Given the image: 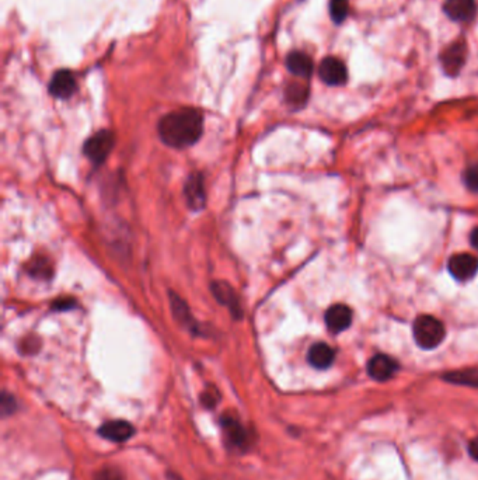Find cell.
<instances>
[{"label": "cell", "instance_id": "f1b7e54d", "mask_svg": "<svg viewBox=\"0 0 478 480\" xmlns=\"http://www.w3.org/2000/svg\"><path fill=\"white\" fill-rule=\"evenodd\" d=\"M167 480H184L181 476H178L177 473H173V472H170L168 474H167Z\"/></svg>", "mask_w": 478, "mask_h": 480}, {"label": "cell", "instance_id": "603a6c76", "mask_svg": "<svg viewBox=\"0 0 478 480\" xmlns=\"http://www.w3.org/2000/svg\"><path fill=\"white\" fill-rule=\"evenodd\" d=\"M464 184L471 191L478 192V164H474L464 171Z\"/></svg>", "mask_w": 478, "mask_h": 480}, {"label": "cell", "instance_id": "ba28073f", "mask_svg": "<svg viewBox=\"0 0 478 480\" xmlns=\"http://www.w3.org/2000/svg\"><path fill=\"white\" fill-rule=\"evenodd\" d=\"M397 368V362L391 357L384 354H377L368 362V374L370 375V378L379 382L390 379L396 374Z\"/></svg>", "mask_w": 478, "mask_h": 480}, {"label": "cell", "instance_id": "4fadbf2b", "mask_svg": "<svg viewBox=\"0 0 478 480\" xmlns=\"http://www.w3.org/2000/svg\"><path fill=\"white\" fill-rule=\"evenodd\" d=\"M212 292H213L215 298L222 305L227 306L231 311L233 316H236V318L242 316V306H240V304H238L237 295L227 283H223V281L213 283L212 284Z\"/></svg>", "mask_w": 478, "mask_h": 480}, {"label": "cell", "instance_id": "277c9868", "mask_svg": "<svg viewBox=\"0 0 478 480\" xmlns=\"http://www.w3.org/2000/svg\"><path fill=\"white\" fill-rule=\"evenodd\" d=\"M114 146V134L111 131H100L90 136L85 143V155L94 163H103Z\"/></svg>", "mask_w": 478, "mask_h": 480}, {"label": "cell", "instance_id": "d6986e66", "mask_svg": "<svg viewBox=\"0 0 478 480\" xmlns=\"http://www.w3.org/2000/svg\"><path fill=\"white\" fill-rule=\"evenodd\" d=\"M349 12V5H348V0H331L330 2V15L331 19L340 24L342 23Z\"/></svg>", "mask_w": 478, "mask_h": 480}, {"label": "cell", "instance_id": "4316f807", "mask_svg": "<svg viewBox=\"0 0 478 480\" xmlns=\"http://www.w3.org/2000/svg\"><path fill=\"white\" fill-rule=\"evenodd\" d=\"M468 452L474 460L478 462V437L474 438L468 445Z\"/></svg>", "mask_w": 478, "mask_h": 480}, {"label": "cell", "instance_id": "7402d4cb", "mask_svg": "<svg viewBox=\"0 0 478 480\" xmlns=\"http://www.w3.org/2000/svg\"><path fill=\"white\" fill-rule=\"evenodd\" d=\"M94 480H124V476L120 469L114 466H106L96 473Z\"/></svg>", "mask_w": 478, "mask_h": 480}, {"label": "cell", "instance_id": "e0dca14e", "mask_svg": "<svg viewBox=\"0 0 478 480\" xmlns=\"http://www.w3.org/2000/svg\"><path fill=\"white\" fill-rule=\"evenodd\" d=\"M170 301H171V308H173L174 316L178 319V322L182 326L188 327L191 332H194L195 330V320H194L192 315L189 313V309L185 305V302L180 297L174 295V294H171Z\"/></svg>", "mask_w": 478, "mask_h": 480}, {"label": "cell", "instance_id": "5b68a950", "mask_svg": "<svg viewBox=\"0 0 478 480\" xmlns=\"http://www.w3.org/2000/svg\"><path fill=\"white\" fill-rule=\"evenodd\" d=\"M449 273L457 281L471 280L478 271V259L468 253H460L453 256L447 264Z\"/></svg>", "mask_w": 478, "mask_h": 480}, {"label": "cell", "instance_id": "d4e9b609", "mask_svg": "<svg viewBox=\"0 0 478 480\" xmlns=\"http://www.w3.org/2000/svg\"><path fill=\"white\" fill-rule=\"evenodd\" d=\"M219 397H220V396H219V393H217L216 389H208L206 392H203L201 400H202V404H203V406H206V407H213V406H216Z\"/></svg>", "mask_w": 478, "mask_h": 480}, {"label": "cell", "instance_id": "52a82bcc", "mask_svg": "<svg viewBox=\"0 0 478 480\" xmlns=\"http://www.w3.org/2000/svg\"><path fill=\"white\" fill-rule=\"evenodd\" d=\"M352 323V311L342 304H337L328 308L326 312V325L330 332L341 333L347 330Z\"/></svg>", "mask_w": 478, "mask_h": 480}, {"label": "cell", "instance_id": "7a4b0ae2", "mask_svg": "<svg viewBox=\"0 0 478 480\" xmlns=\"http://www.w3.org/2000/svg\"><path fill=\"white\" fill-rule=\"evenodd\" d=\"M414 339L423 350H433L444 340V326L433 316H419L412 326Z\"/></svg>", "mask_w": 478, "mask_h": 480}, {"label": "cell", "instance_id": "5bb4252c", "mask_svg": "<svg viewBox=\"0 0 478 480\" xmlns=\"http://www.w3.org/2000/svg\"><path fill=\"white\" fill-rule=\"evenodd\" d=\"M464 55H465L464 44L456 43V44L450 45L442 57V62H443V68H444L446 73H449V75L458 73V71L461 69L464 59H465Z\"/></svg>", "mask_w": 478, "mask_h": 480}, {"label": "cell", "instance_id": "cb8c5ba5", "mask_svg": "<svg viewBox=\"0 0 478 480\" xmlns=\"http://www.w3.org/2000/svg\"><path fill=\"white\" fill-rule=\"evenodd\" d=\"M17 407V403H16V399L8 393V392H3L2 393V414L6 417V416H10L12 413H15Z\"/></svg>", "mask_w": 478, "mask_h": 480}, {"label": "cell", "instance_id": "9a60e30c", "mask_svg": "<svg viewBox=\"0 0 478 480\" xmlns=\"http://www.w3.org/2000/svg\"><path fill=\"white\" fill-rule=\"evenodd\" d=\"M334 358H335L334 350L326 343H317L312 346L307 354V360L310 365L317 369L328 368L334 362Z\"/></svg>", "mask_w": 478, "mask_h": 480}, {"label": "cell", "instance_id": "83f0119b", "mask_svg": "<svg viewBox=\"0 0 478 480\" xmlns=\"http://www.w3.org/2000/svg\"><path fill=\"white\" fill-rule=\"evenodd\" d=\"M470 242H471V246H472L474 249L478 250V227H475V229L471 232Z\"/></svg>", "mask_w": 478, "mask_h": 480}, {"label": "cell", "instance_id": "ffe728a7", "mask_svg": "<svg viewBox=\"0 0 478 480\" xmlns=\"http://www.w3.org/2000/svg\"><path fill=\"white\" fill-rule=\"evenodd\" d=\"M30 274L38 278H50L52 274V267L45 259H36L30 263Z\"/></svg>", "mask_w": 478, "mask_h": 480}, {"label": "cell", "instance_id": "8fae6325", "mask_svg": "<svg viewBox=\"0 0 478 480\" xmlns=\"http://www.w3.org/2000/svg\"><path fill=\"white\" fill-rule=\"evenodd\" d=\"M50 92L57 99H69L76 92V79L71 71H59L50 83Z\"/></svg>", "mask_w": 478, "mask_h": 480}, {"label": "cell", "instance_id": "ac0fdd59", "mask_svg": "<svg viewBox=\"0 0 478 480\" xmlns=\"http://www.w3.org/2000/svg\"><path fill=\"white\" fill-rule=\"evenodd\" d=\"M444 381H447L450 383H456V385L478 388V369H465V371L449 372L444 375Z\"/></svg>", "mask_w": 478, "mask_h": 480}, {"label": "cell", "instance_id": "2e32d148", "mask_svg": "<svg viewBox=\"0 0 478 480\" xmlns=\"http://www.w3.org/2000/svg\"><path fill=\"white\" fill-rule=\"evenodd\" d=\"M287 68L299 78H309L313 73V61L303 52H292L287 58Z\"/></svg>", "mask_w": 478, "mask_h": 480}, {"label": "cell", "instance_id": "44dd1931", "mask_svg": "<svg viewBox=\"0 0 478 480\" xmlns=\"http://www.w3.org/2000/svg\"><path fill=\"white\" fill-rule=\"evenodd\" d=\"M287 99L295 106H302L307 99V89L300 85H291L287 90Z\"/></svg>", "mask_w": 478, "mask_h": 480}, {"label": "cell", "instance_id": "30bf717a", "mask_svg": "<svg viewBox=\"0 0 478 480\" xmlns=\"http://www.w3.org/2000/svg\"><path fill=\"white\" fill-rule=\"evenodd\" d=\"M185 198L191 209H202L205 205V184L201 173H194L185 183Z\"/></svg>", "mask_w": 478, "mask_h": 480}, {"label": "cell", "instance_id": "9c48e42d", "mask_svg": "<svg viewBox=\"0 0 478 480\" xmlns=\"http://www.w3.org/2000/svg\"><path fill=\"white\" fill-rule=\"evenodd\" d=\"M443 10L454 22H470L475 16V0H446Z\"/></svg>", "mask_w": 478, "mask_h": 480}, {"label": "cell", "instance_id": "484cf974", "mask_svg": "<svg viewBox=\"0 0 478 480\" xmlns=\"http://www.w3.org/2000/svg\"><path fill=\"white\" fill-rule=\"evenodd\" d=\"M75 306V301L73 299H59L58 302L54 304V309H58V311H66V309H72Z\"/></svg>", "mask_w": 478, "mask_h": 480}, {"label": "cell", "instance_id": "7c38bea8", "mask_svg": "<svg viewBox=\"0 0 478 480\" xmlns=\"http://www.w3.org/2000/svg\"><path fill=\"white\" fill-rule=\"evenodd\" d=\"M99 432L103 438L110 439L113 442H124V441H128L133 435L135 430L128 421L114 420L101 425Z\"/></svg>", "mask_w": 478, "mask_h": 480}, {"label": "cell", "instance_id": "3957f363", "mask_svg": "<svg viewBox=\"0 0 478 480\" xmlns=\"http://www.w3.org/2000/svg\"><path fill=\"white\" fill-rule=\"evenodd\" d=\"M220 425L224 431L226 442L230 448H234L237 451H247L249 449L252 437L249 434V430L236 416L223 414L220 418Z\"/></svg>", "mask_w": 478, "mask_h": 480}, {"label": "cell", "instance_id": "6da1fadb", "mask_svg": "<svg viewBox=\"0 0 478 480\" xmlns=\"http://www.w3.org/2000/svg\"><path fill=\"white\" fill-rule=\"evenodd\" d=\"M160 139L175 149H184L202 136L203 117L195 108H180L166 114L157 125Z\"/></svg>", "mask_w": 478, "mask_h": 480}, {"label": "cell", "instance_id": "8992f818", "mask_svg": "<svg viewBox=\"0 0 478 480\" xmlns=\"http://www.w3.org/2000/svg\"><path fill=\"white\" fill-rule=\"evenodd\" d=\"M320 79L330 86H340L347 82L348 72L345 65L337 58H326L319 68Z\"/></svg>", "mask_w": 478, "mask_h": 480}]
</instances>
